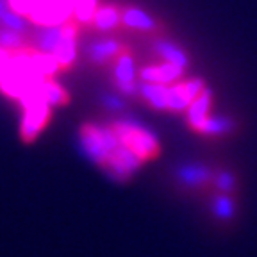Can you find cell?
I'll return each mask as SVG.
<instances>
[{"label":"cell","instance_id":"cell-1","mask_svg":"<svg viewBox=\"0 0 257 257\" xmlns=\"http://www.w3.org/2000/svg\"><path fill=\"white\" fill-rule=\"evenodd\" d=\"M121 145L128 147L141 161H149L159 154V143L152 131L133 120H118L111 125Z\"/></svg>","mask_w":257,"mask_h":257},{"label":"cell","instance_id":"cell-2","mask_svg":"<svg viewBox=\"0 0 257 257\" xmlns=\"http://www.w3.org/2000/svg\"><path fill=\"white\" fill-rule=\"evenodd\" d=\"M20 102L25 109L24 120H22V138L25 141H32L47 123L50 116V105L40 95V86L32 88L27 95L22 96Z\"/></svg>","mask_w":257,"mask_h":257},{"label":"cell","instance_id":"cell-3","mask_svg":"<svg viewBox=\"0 0 257 257\" xmlns=\"http://www.w3.org/2000/svg\"><path fill=\"white\" fill-rule=\"evenodd\" d=\"M72 13V0H38L29 18L41 27H52V25H64Z\"/></svg>","mask_w":257,"mask_h":257},{"label":"cell","instance_id":"cell-4","mask_svg":"<svg viewBox=\"0 0 257 257\" xmlns=\"http://www.w3.org/2000/svg\"><path fill=\"white\" fill-rule=\"evenodd\" d=\"M141 165H143V161L128 149V147L120 143L116 149L109 154V157L105 159L102 168L107 170L116 181H127L128 177L133 175Z\"/></svg>","mask_w":257,"mask_h":257},{"label":"cell","instance_id":"cell-5","mask_svg":"<svg viewBox=\"0 0 257 257\" xmlns=\"http://www.w3.org/2000/svg\"><path fill=\"white\" fill-rule=\"evenodd\" d=\"M205 82L202 79H189L184 82H177L170 86V98H168V111L182 112L188 111L191 102L204 93Z\"/></svg>","mask_w":257,"mask_h":257},{"label":"cell","instance_id":"cell-6","mask_svg":"<svg viewBox=\"0 0 257 257\" xmlns=\"http://www.w3.org/2000/svg\"><path fill=\"white\" fill-rule=\"evenodd\" d=\"M80 145L84 149L86 156L96 163L98 166H104L105 159H107V150L104 145V136H102V127L100 125L86 123L80 127Z\"/></svg>","mask_w":257,"mask_h":257},{"label":"cell","instance_id":"cell-7","mask_svg":"<svg viewBox=\"0 0 257 257\" xmlns=\"http://www.w3.org/2000/svg\"><path fill=\"white\" fill-rule=\"evenodd\" d=\"M184 73V68L172 63L156 64V66H145L140 72V77L143 82H156V84H172L179 80Z\"/></svg>","mask_w":257,"mask_h":257},{"label":"cell","instance_id":"cell-8","mask_svg":"<svg viewBox=\"0 0 257 257\" xmlns=\"http://www.w3.org/2000/svg\"><path fill=\"white\" fill-rule=\"evenodd\" d=\"M57 59L61 68H66L77 57V25L64 24L63 25V40L57 45L56 52L52 54Z\"/></svg>","mask_w":257,"mask_h":257},{"label":"cell","instance_id":"cell-9","mask_svg":"<svg viewBox=\"0 0 257 257\" xmlns=\"http://www.w3.org/2000/svg\"><path fill=\"white\" fill-rule=\"evenodd\" d=\"M140 95L149 102L154 109L166 111L168 109V98H170V86L166 84H156V82H141L140 84Z\"/></svg>","mask_w":257,"mask_h":257},{"label":"cell","instance_id":"cell-10","mask_svg":"<svg viewBox=\"0 0 257 257\" xmlns=\"http://www.w3.org/2000/svg\"><path fill=\"white\" fill-rule=\"evenodd\" d=\"M211 107V89L205 88L198 98L191 102V105L188 107V123L191 128L198 131L204 125V121L207 120V112Z\"/></svg>","mask_w":257,"mask_h":257},{"label":"cell","instance_id":"cell-11","mask_svg":"<svg viewBox=\"0 0 257 257\" xmlns=\"http://www.w3.org/2000/svg\"><path fill=\"white\" fill-rule=\"evenodd\" d=\"M121 52H123V50H121V47L118 45V41H114V40L93 41L88 47L89 59L96 64L105 63V61H109V59H116Z\"/></svg>","mask_w":257,"mask_h":257},{"label":"cell","instance_id":"cell-12","mask_svg":"<svg viewBox=\"0 0 257 257\" xmlns=\"http://www.w3.org/2000/svg\"><path fill=\"white\" fill-rule=\"evenodd\" d=\"M134 79H136V68H134V59L131 57V54L121 52L116 57V63H114V80H116V86H125V84H133Z\"/></svg>","mask_w":257,"mask_h":257},{"label":"cell","instance_id":"cell-13","mask_svg":"<svg viewBox=\"0 0 257 257\" xmlns=\"http://www.w3.org/2000/svg\"><path fill=\"white\" fill-rule=\"evenodd\" d=\"M63 40V25H52V27H41L38 32L36 43L41 52L54 54L57 45Z\"/></svg>","mask_w":257,"mask_h":257},{"label":"cell","instance_id":"cell-14","mask_svg":"<svg viewBox=\"0 0 257 257\" xmlns=\"http://www.w3.org/2000/svg\"><path fill=\"white\" fill-rule=\"evenodd\" d=\"M121 22L127 27L138 29V31H154L156 29V20L152 16L136 8L125 9V13L121 15Z\"/></svg>","mask_w":257,"mask_h":257},{"label":"cell","instance_id":"cell-15","mask_svg":"<svg viewBox=\"0 0 257 257\" xmlns=\"http://www.w3.org/2000/svg\"><path fill=\"white\" fill-rule=\"evenodd\" d=\"M156 52L159 54L163 59L166 61V63H172V64H177V66H181V68H188V56H186L184 52H182L181 48L177 47L175 43H172V41H163L159 40L156 43Z\"/></svg>","mask_w":257,"mask_h":257},{"label":"cell","instance_id":"cell-16","mask_svg":"<svg viewBox=\"0 0 257 257\" xmlns=\"http://www.w3.org/2000/svg\"><path fill=\"white\" fill-rule=\"evenodd\" d=\"M179 179H181L184 184H189V186L204 184V182H207L209 179H211V170L200 165L182 166V168L179 170Z\"/></svg>","mask_w":257,"mask_h":257},{"label":"cell","instance_id":"cell-17","mask_svg":"<svg viewBox=\"0 0 257 257\" xmlns=\"http://www.w3.org/2000/svg\"><path fill=\"white\" fill-rule=\"evenodd\" d=\"M91 22L98 31H111V29L118 27V24H120V13H118L116 8H111V6L100 8L96 9Z\"/></svg>","mask_w":257,"mask_h":257},{"label":"cell","instance_id":"cell-18","mask_svg":"<svg viewBox=\"0 0 257 257\" xmlns=\"http://www.w3.org/2000/svg\"><path fill=\"white\" fill-rule=\"evenodd\" d=\"M40 95L43 96V100L47 102L50 107L52 105H63L68 102V95L61 86L54 84V82H48L45 80L43 84H40Z\"/></svg>","mask_w":257,"mask_h":257},{"label":"cell","instance_id":"cell-19","mask_svg":"<svg viewBox=\"0 0 257 257\" xmlns=\"http://www.w3.org/2000/svg\"><path fill=\"white\" fill-rule=\"evenodd\" d=\"M230 128H232V121H230L229 118L214 116V118H207V120L204 121V125L198 128V133L209 134V136H218V134L229 133Z\"/></svg>","mask_w":257,"mask_h":257},{"label":"cell","instance_id":"cell-20","mask_svg":"<svg viewBox=\"0 0 257 257\" xmlns=\"http://www.w3.org/2000/svg\"><path fill=\"white\" fill-rule=\"evenodd\" d=\"M96 13V0H77L73 6V15L79 22H91Z\"/></svg>","mask_w":257,"mask_h":257},{"label":"cell","instance_id":"cell-21","mask_svg":"<svg viewBox=\"0 0 257 257\" xmlns=\"http://www.w3.org/2000/svg\"><path fill=\"white\" fill-rule=\"evenodd\" d=\"M0 24L4 25L6 29H9V31L18 32V34H24V32L27 31V24H25L24 16L18 15V13L13 11V9L6 11V15L2 16V22H0Z\"/></svg>","mask_w":257,"mask_h":257},{"label":"cell","instance_id":"cell-22","mask_svg":"<svg viewBox=\"0 0 257 257\" xmlns=\"http://www.w3.org/2000/svg\"><path fill=\"white\" fill-rule=\"evenodd\" d=\"M214 214L221 220H229L234 214V202L229 197H220L214 202Z\"/></svg>","mask_w":257,"mask_h":257},{"label":"cell","instance_id":"cell-23","mask_svg":"<svg viewBox=\"0 0 257 257\" xmlns=\"http://www.w3.org/2000/svg\"><path fill=\"white\" fill-rule=\"evenodd\" d=\"M22 45V34L9 29L2 27L0 29V48H18Z\"/></svg>","mask_w":257,"mask_h":257},{"label":"cell","instance_id":"cell-24","mask_svg":"<svg viewBox=\"0 0 257 257\" xmlns=\"http://www.w3.org/2000/svg\"><path fill=\"white\" fill-rule=\"evenodd\" d=\"M38 0H9V9L16 11L18 15H31Z\"/></svg>","mask_w":257,"mask_h":257},{"label":"cell","instance_id":"cell-25","mask_svg":"<svg viewBox=\"0 0 257 257\" xmlns=\"http://www.w3.org/2000/svg\"><path fill=\"white\" fill-rule=\"evenodd\" d=\"M216 186L221 189V191H227L229 193L230 189L234 188V177L230 175L229 172H221L216 175Z\"/></svg>","mask_w":257,"mask_h":257},{"label":"cell","instance_id":"cell-26","mask_svg":"<svg viewBox=\"0 0 257 257\" xmlns=\"http://www.w3.org/2000/svg\"><path fill=\"white\" fill-rule=\"evenodd\" d=\"M9 64H11V54L6 48H0V79L9 70Z\"/></svg>","mask_w":257,"mask_h":257},{"label":"cell","instance_id":"cell-27","mask_svg":"<svg viewBox=\"0 0 257 257\" xmlns=\"http://www.w3.org/2000/svg\"><path fill=\"white\" fill-rule=\"evenodd\" d=\"M104 104L107 105L109 109H116V111H120L121 107H123V104L120 102V98H116V96H111V95H105L104 96Z\"/></svg>","mask_w":257,"mask_h":257},{"label":"cell","instance_id":"cell-28","mask_svg":"<svg viewBox=\"0 0 257 257\" xmlns=\"http://www.w3.org/2000/svg\"><path fill=\"white\" fill-rule=\"evenodd\" d=\"M8 11V4H6V0H0V22H2V16L6 15Z\"/></svg>","mask_w":257,"mask_h":257}]
</instances>
